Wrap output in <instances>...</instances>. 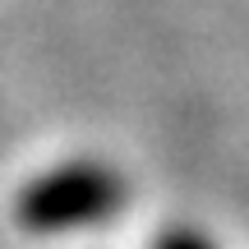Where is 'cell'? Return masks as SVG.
<instances>
[{"label": "cell", "instance_id": "cell-2", "mask_svg": "<svg viewBox=\"0 0 249 249\" xmlns=\"http://www.w3.org/2000/svg\"><path fill=\"white\" fill-rule=\"evenodd\" d=\"M157 249H217V245H208L198 231H166L157 240Z\"/></svg>", "mask_w": 249, "mask_h": 249}, {"label": "cell", "instance_id": "cell-1", "mask_svg": "<svg viewBox=\"0 0 249 249\" xmlns=\"http://www.w3.org/2000/svg\"><path fill=\"white\" fill-rule=\"evenodd\" d=\"M124 176L107 161H60L33 176L14 198V222L33 235H65L102 226L124 208Z\"/></svg>", "mask_w": 249, "mask_h": 249}]
</instances>
